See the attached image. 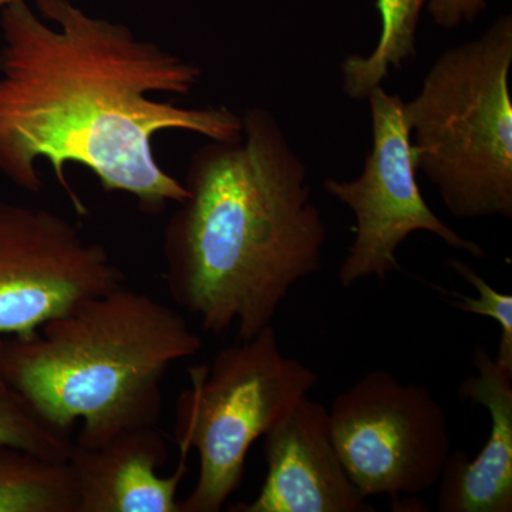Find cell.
Masks as SVG:
<instances>
[{"instance_id":"cell-1","label":"cell","mask_w":512,"mask_h":512,"mask_svg":"<svg viewBox=\"0 0 512 512\" xmlns=\"http://www.w3.org/2000/svg\"><path fill=\"white\" fill-rule=\"evenodd\" d=\"M36 8L42 18L26 0L0 13V174L37 194V163L49 161L80 215L87 210L64 175L69 163L92 171L104 191L133 195L146 214L183 202L187 188L154 156L156 134L235 141L241 116L154 100L188 96L202 70L128 26L92 18L72 0H36Z\"/></svg>"},{"instance_id":"cell-2","label":"cell","mask_w":512,"mask_h":512,"mask_svg":"<svg viewBox=\"0 0 512 512\" xmlns=\"http://www.w3.org/2000/svg\"><path fill=\"white\" fill-rule=\"evenodd\" d=\"M242 137L195 150L164 229L168 292L205 333L239 340L272 325L289 291L322 268L328 229L308 168L271 111L249 107Z\"/></svg>"},{"instance_id":"cell-3","label":"cell","mask_w":512,"mask_h":512,"mask_svg":"<svg viewBox=\"0 0 512 512\" xmlns=\"http://www.w3.org/2000/svg\"><path fill=\"white\" fill-rule=\"evenodd\" d=\"M201 349L183 315L126 285L79 303L29 338H3L10 380L59 429L82 420L74 444L83 448L156 426L168 370Z\"/></svg>"},{"instance_id":"cell-4","label":"cell","mask_w":512,"mask_h":512,"mask_svg":"<svg viewBox=\"0 0 512 512\" xmlns=\"http://www.w3.org/2000/svg\"><path fill=\"white\" fill-rule=\"evenodd\" d=\"M512 18L437 57L404 101L417 170L454 217L512 218Z\"/></svg>"},{"instance_id":"cell-5","label":"cell","mask_w":512,"mask_h":512,"mask_svg":"<svg viewBox=\"0 0 512 512\" xmlns=\"http://www.w3.org/2000/svg\"><path fill=\"white\" fill-rule=\"evenodd\" d=\"M188 373L190 387L175 404L174 436L181 453L197 450L200 468L181 512H218L242 483L249 448L308 396L318 376L282 353L272 325Z\"/></svg>"},{"instance_id":"cell-6","label":"cell","mask_w":512,"mask_h":512,"mask_svg":"<svg viewBox=\"0 0 512 512\" xmlns=\"http://www.w3.org/2000/svg\"><path fill=\"white\" fill-rule=\"evenodd\" d=\"M330 434L366 498L419 495L439 484L451 451L446 413L427 387L367 373L329 409Z\"/></svg>"},{"instance_id":"cell-7","label":"cell","mask_w":512,"mask_h":512,"mask_svg":"<svg viewBox=\"0 0 512 512\" xmlns=\"http://www.w3.org/2000/svg\"><path fill=\"white\" fill-rule=\"evenodd\" d=\"M367 100L372 111L373 147L363 173L356 180L328 178L323 183L356 218L355 241L339 269L340 284L349 288L369 276L384 281L400 271L397 249L419 231L431 232L448 247L474 258H485L480 245L444 224L424 201L402 97L377 86Z\"/></svg>"},{"instance_id":"cell-8","label":"cell","mask_w":512,"mask_h":512,"mask_svg":"<svg viewBox=\"0 0 512 512\" xmlns=\"http://www.w3.org/2000/svg\"><path fill=\"white\" fill-rule=\"evenodd\" d=\"M124 282L109 251L62 215L0 201V338H29Z\"/></svg>"},{"instance_id":"cell-9","label":"cell","mask_w":512,"mask_h":512,"mask_svg":"<svg viewBox=\"0 0 512 512\" xmlns=\"http://www.w3.org/2000/svg\"><path fill=\"white\" fill-rule=\"evenodd\" d=\"M266 477L251 503L232 512H369L330 434L329 410L308 396L264 434Z\"/></svg>"},{"instance_id":"cell-10","label":"cell","mask_w":512,"mask_h":512,"mask_svg":"<svg viewBox=\"0 0 512 512\" xmlns=\"http://www.w3.org/2000/svg\"><path fill=\"white\" fill-rule=\"evenodd\" d=\"M187 457L181 453L175 473L160 476L168 450L156 426L121 431L96 448L73 444L67 463L76 484L77 512H181L177 494Z\"/></svg>"},{"instance_id":"cell-11","label":"cell","mask_w":512,"mask_h":512,"mask_svg":"<svg viewBox=\"0 0 512 512\" xmlns=\"http://www.w3.org/2000/svg\"><path fill=\"white\" fill-rule=\"evenodd\" d=\"M478 375L458 386L463 402L481 404L490 413V437L473 460L451 453L439 481L440 512L512 511V370L483 346L474 350Z\"/></svg>"},{"instance_id":"cell-12","label":"cell","mask_w":512,"mask_h":512,"mask_svg":"<svg viewBox=\"0 0 512 512\" xmlns=\"http://www.w3.org/2000/svg\"><path fill=\"white\" fill-rule=\"evenodd\" d=\"M67 461L0 444V512H77Z\"/></svg>"},{"instance_id":"cell-13","label":"cell","mask_w":512,"mask_h":512,"mask_svg":"<svg viewBox=\"0 0 512 512\" xmlns=\"http://www.w3.org/2000/svg\"><path fill=\"white\" fill-rule=\"evenodd\" d=\"M427 0H377L382 33L369 56L352 55L342 62L343 92L353 100H367L382 86L390 69L400 70L416 55L417 28Z\"/></svg>"},{"instance_id":"cell-14","label":"cell","mask_w":512,"mask_h":512,"mask_svg":"<svg viewBox=\"0 0 512 512\" xmlns=\"http://www.w3.org/2000/svg\"><path fill=\"white\" fill-rule=\"evenodd\" d=\"M0 444L59 461L69 460L74 444L70 431L47 421L10 380L3 359V338H0Z\"/></svg>"},{"instance_id":"cell-15","label":"cell","mask_w":512,"mask_h":512,"mask_svg":"<svg viewBox=\"0 0 512 512\" xmlns=\"http://www.w3.org/2000/svg\"><path fill=\"white\" fill-rule=\"evenodd\" d=\"M448 266L478 292V298L451 293L456 298V301H451V306L461 312L493 319L501 326L500 349L495 360L512 370V296L495 291L467 262L450 259Z\"/></svg>"},{"instance_id":"cell-16","label":"cell","mask_w":512,"mask_h":512,"mask_svg":"<svg viewBox=\"0 0 512 512\" xmlns=\"http://www.w3.org/2000/svg\"><path fill=\"white\" fill-rule=\"evenodd\" d=\"M487 8V0H430L429 10L436 25L454 29L461 22H474L478 13Z\"/></svg>"},{"instance_id":"cell-17","label":"cell","mask_w":512,"mask_h":512,"mask_svg":"<svg viewBox=\"0 0 512 512\" xmlns=\"http://www.w3.org/2000/svg\"><path fill=\"white\" fill-rule=\"evenodd\" d=\"M16 2V0H0V10L5 8V6L10 5V3Z\"/></svg>"}]
</instances>
